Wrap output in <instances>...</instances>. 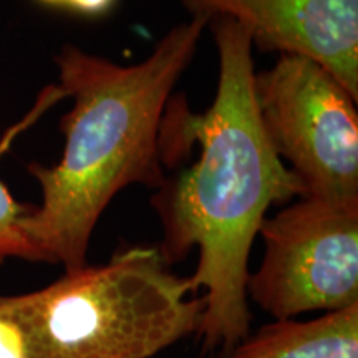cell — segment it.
<instances>
[{"instance_id": "cell-2", "label": "cell", "mask_w": 358, "mask_h": 358, "mask_svg": "<svg viewBox=\"0 0 358 358\" xmlns=\"http://www.w3.org/2000/svg\"><path fill=\"white\" fill-rule=\"evenodd\" d=\"M209 20L191 17L134 65L66 45L58 53V85L73 105L60 122L65 150L53 166L29 164L42 189L24 231L42 262L65 272L87 266L88 245L110 201L131 185L164 182L159 134L173 88L198 50Z\"/></svg>"}, {"instance_id": "cell-4", "label": "cell", "mask_w": 358, "mask_h": 358, "mask_svg": "<svg viewBox=\"0 0 358 358\" xmlns=\"http://www.w3.org/2000/svg\"><path fill=\"white\" fill-rule=\"evenodd\" d=\"M254 95L264 131L303 196L358 201L355 98L301 55H279L272 69L254 75Z\"/></svg>"}, {"instance_id": "cell-1", "label": "cell", "mask_w": 358, "mask_h": 358, "mask_svg": "<svg viewBox=\"0 0 358 358\" xmlns=\"http://www.w3.org/2000/svg\"><path fill=\"white\" fill-rule=\"evenodd\" d=\"M219 58L214 100L203 113L169 98L159 134L163 166L192 141L198 159L164 179L151 199L169 264L199 250L192 289H206L198 329L204 350L231 352L249 335V256L271 206L302 198L303 187L268 141L254 95L252 40L237 22H209Z\"/></svg>"}, {"instance_id": "cell-10", "label": "cell", "mask_w": 358, "mask_h": 358, "mask_svg": "<svg viewBox=\"0 0 358 358\" xmlns=\"http://www.w3.org/2000/svg\"><path fill=\"white\" fill-rule=\"evenodd\" d=\"M38 2L43 3V6L66 8V3H69V0H38Z\"/></svg>"}, {"instance_id": "cell-6", "label": "cell", "mask_w": 358, "mask_h": 358, "mask_svg": "<svg viewBox=\"0 0 358 358\" xmlns=\"http://www.w3.org/2000/svg\"><path fill=\"white\" fill-rule=\"evenodd\" d=\"M191 17H226L252 47L324 66L358 101V0H178Z\"/></svg>"}, {"instance_id": "cell-7", "label": "cell", "mask_w": 358, "mask_h": 358, "mask_svg": "<svg viewBox=\"0 0 358 358\" xmlns=\"http://www.w3.org/2000/svg\"><path fill=\"white\" fill-rule=\"evenodd\" d=\"M229 358H358V303L317 319L264 325L237 343Z\"/></svg>"}, {"instance_id": "cell-9", "label": "cell", "mask_w": 358, "mask_h": 358, "mask_svg": "<svg viewBox=\"0 0 358 358\" xmlns=\"http://www.w3.org/2000/svg\"><path fill=\"white\" fill-rule=\"evenodd\" d=\"M0 358H30L24 332L7 306L6 295H0Z\"/></svg>"}, {"instance_id": "cell-8", "label": "cell", "mask_w": 358, "mask_h": 358, "mask_svg": "<svg viewBox=\"0 0 358 358\" xmlns=\"http://www.w3.org/2000/svg\"><path fill=\"white\" fill-rule=\"evenodd\" d=\"M62 100H66V95L60 85H48L38 93L37 100L29 113L15 124L8 127L6 133L0 138V159L8 153L13 141L22 133L32 128L42 116L52 108L53 105ZM29 206L20 204L12 196L8 187L0 179V266L7 259H25L30 262H42V256L37 248L29 239L24 231V219L29 214Z\"/></svg>"}, {"instance_id": "cell-3", "label": "cell", "mask_w": 358, "mask_h": 358, "mask_svg": "<svg viewBox=\"0 0 358 358\" xmlns=\"http://www.w3.org/2000/svg\"><path fill=\"white\" fill-rule=\"evenodd\" d=\"M6 301L30 358H151L198 332L204 313V297L158 245L122 249Z\"/></svg>"}, {"instance_id": "cell-5", "label": "cell", "mask_w": 358, "mask_h": 358, "mask_svg": "<svg viewBox=\"0 0 358 358\" xmlns=\"http://www.w3.org/2000/svg\"><path fill=\"white\" fill-rule=\"evenodd\" d=\"M259 234L266 252L248 294L275 320L358 303V201L303 196Z\"/></svg>"}]
</instances>
